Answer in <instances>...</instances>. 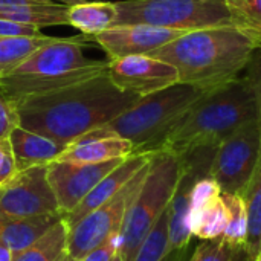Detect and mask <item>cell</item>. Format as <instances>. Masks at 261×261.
Returning a JSON list of instances; mask_svg holds the SVG:
<instances>
[{
  "mask_svg": "<svg viewBox=\"0 0 261 261\" xmlns=\"http://www.w3.org/2000/svg\"><path fill=\"white\" fill-rule=\"evenodd\" d=\"M50 2H58V0H50Z\"/></svg>",
  "mask_w": 261,
  "mask_h": 261,
  "instance_id": "41",
  "label": "cell"
},
{
  "mask_svg": "<svg viewBox=\"0 0 261 261\" xmlns=\"http://www.w3.org/2000/svg\"><path fill=\"white\" fill-rule=\"evenodd\" d=\"M14 260V254L12 251L8 248L6 243H3L0 240V261H12Z\"/></svg>",
  "mask_w": 261,
  "mask_h": 261,
  "instance_id": "33",
  "label": "cell"
},
{
  "mask_svg": "<svg viewBox=\"0 0 261 261\" xmlns=\"http://www.w3.org/2000/svg\"><path fill=\"white\" fill-rule=\"evenodd\" d=\"M84 0H58V3H63L66 6H73V5H78V3H83Z\"/></svg>",
  "mask_w": 261,
  "mask_h": 261,
  "instance_id": "34",
  "label": "cell"
},
{
  "mask_svg": "<svg viewBox=\"0 0 261 261\" xmlns=\"http://www.w3.org/2000/svg\"><path fill=\"white\" fill-rule=\"evenodd\" d=\"M243 197L248 214V237L245 243V252L252 258L261 249V153L257 168L240 194Z\"/></svg>",
  "mask_w": 261,
  "mask_h": 261,
  "instance_id": "22",
  "label": "cell"
},
{
  "mask_svg": "<svg viewBox=\"0 0 261 261\" xmlns=\"http://www.w3.org/2000/svg\"><path fill=\"white\" fill-rule=\"evenodd\" d=\"M66 254H67V252H66ZM66 254H64V255H63V257H61V258H60L58 261H64V257H66Z\"/></svg>",
  "mask_w": 261,
  "mask_h": 261,
  "instance_id": "39",
  "label": "cell"
},
{
  "mask_svg": "<svg viewBox=\"0 0 261 261\" xmlns=\"http://www.w3.org/2000/svg\"><path fill=\"white\" fill-rule=\"evenodd\" d=\"M261 153V124L252 119L216 145L208 176L222 193L242 194L248 187Z\"/></svg>",
  "mask_w": 261,
  "mask_h": 261,
  "instance_id": "9",
  "label": "cell"
},
{
  "mask_svg": "<svg viewBox=\"0 0 261 261\" xmlns=\"http://www.w3.org/2000/svg\"><path fill=\"white\" fill-rule=\"evenodd\" d=\"M171 255L168 234V213L165 211L139 245L132 261H165Z\"/></svg>",
  "mask_w": 261,
  "mask_h": 261,
  "instance_id": "24",
  "label": "cell"
},
{
  "mask_svg": "<svg viewBox=\"0 0 261 261\" xmlns=\"http://www.w3.org/2000/svg\"><path fill=\"white\" fill-rule=\"evenodd\" d=\"M257 118L254 89L246 76H239L208 90L167 136L159 150L185 156L199 148H214L232 132Z\"/></svg>",
  "mask_w": 261,
  "mask_h": 261,
  "instance_id": "3",
  "label": "cell"
},
{
  "mask_svg": "<svg viewBox=\"0 0 261 261\" xmlns=\"http://www.w3.org/2000/svg\"><path fill=\"white\" fill-rule=\"evenodd\" d=\"M245 261H251V258H249V257H248V258H246V260Z\"/></svg>",
  "mask_w": 261,
  "mask_h": 261,
  "instance_id": "40",
  "label": "cell"
},
{
  "mask_svg": "<svg viewBox=\"0 0 261 261\" xmlns=\"http://www.w3.org/2000/svg\"><path fill=\"white\" fill-rule=\"evenodd\" d=\"M118 17L116 2H83L67 8V26L78 29L86 37L115 26Z\"/></svg>",
  "mask_w": 261,
  "mask_h": 261,
  "instance_id": "19",
  "label": "cell"
},
{
  "mask_svg": "<svg viewBox=\"0 0 261 261\" xmlns=\"http://www.w3.org/2000/svg\"><path fill=\"white\" fill-rule=\"evenodd\" d=\"M133 153L135 147L130 141L99 127L67 145L64 153L57 161L75 164H99L113 159H125Z\"/></svg>",
  "mask_w": 261,
  "mask_h": 261,
  "instance_id": "14",
  "label": "cell"
},
{
  "mask_svg": "<svg viewBox=\"0 0 261 261\" xmlns=\"http://www.w3.org/2000/svg\"><path fill=\"white\" fill-rule=\"evenodd\" d=\"M90 37H60L32 52L11 75L0 80V89L11 99L21 101L58 90L107 72L109 60L84 55Z\"/></svg>",
  "mask_w": 261,
  "mask_h": 261,
  "instance_id": "4",
  "label": "cell"
},
{
  "mask_svg": "<svg viewBox=\"0 0 261 261\" xmlns=\"http://www.w3.org/2000/svg\"><path fill=\"white\" fill-rule=\"evenodd\" d=\"M141 96L119 90L107 72L17 101L20 127L70 145L124 113Z\"/></svg>",
  "mask_w": 261,
  "mask_h": 261,
  "instance_id": "1",
  "label": "cell"
},
{
  "mask_svg": "<svg viewBox=\"0 0 261 261\" xmlns=\"http://www.w3.org/2000/svg\"><path fill=\"white\" fill-rule=\"evenodd\" d=\"M251 261H261V249L252 257V258H251Z\"/></svg>",
  "mask_w": 261,
  "mask_h": 261,
  "instance_id": "35",
  "label": "cell"
},
{
  "mask_svg": "<svg viewBox=\"0 0 261 261\" xmlns=\"http://www.w3.org/2000/svg\"><path fill=\"white\" fill-rule=\"evenodd\" d=\"M107 75L119 90L136 96H147L179 83L177 69L151 55H128L109 60Z\"/></svg>",
  "mask_w": 261,
  "mask_h": 261,
  "instance_id": "11",
  "label": "cell"
},
{
  "mask_svg": "<svg viewBox=\"0 0 261 261\" xmlns=\"http://www.w3.org/2000/svg\"><path fill=\"white\" fill-rule=\"evenodd\" d=\"M234 24L261 43V0H226Z\"/></svg>",
  "mask_w": 261,
  "mask_h": 261,
  "instance_id": "26",
  "label": "cell"
},
{
  "mask_svg": "<svg viewBox=\"0 0 261 261\" xmlns=\"http://www.w3.org/2000/svg\"><path fill=\"white\" fill-rule=\"evenodd\" d=\"M246 255L243 248H237L225 242L222 237L216 240H200L188 261H239Z\"/></svg>",
  "mask_w": 261,
  "mask_h": 261,
  "instance_id": "27",
  "label": "cell"
},
{
  "mask_svg": "<svg viewBox=\"0 0 261 261\" xmlns=\"http://www.w3.org/2000/svg\"><path fill=\"white\" fill-rule=\"evenodd\" d=\"M228 225V210L222 194L190 213V229L199 240L220 239Z\"/></svg>",
  "mask_w": 261,
  "mask_h": 261,
  "instance_id": "20",
  "label": "cell"
},
{
  "mask_svg": "<svg viewBox=\"0 0 261 261\" xmlns=\"http://www.w3.org/2000/svg\"><path fill=\"white\" fill-rule=\"evenodd\" d=\"M248 81L251 83L255 99H257V109H258V121L261 124V47H258L251 60V63L246 67V75Z\"/></svg>",
  "mask_w": 261,
  "mask_h": 261,
  "instance_id": "31",
  "label": "cell"
},
{
  "mask_svg": "<svg viewBox=\"0 0 261 261\" xmlns=\"http://www.w3.org/2000/svg\"><path fill=\"white\" fill-rule=\"evenodd\" d=\"M184 34V31L150 24H115L90 40L106 52L107 60H115L128 55H148Z\"/></svg>",
  "mask_w": 261,
  "mask_h": 261,
  "instance_id": "13",
  "label": "cell"
},
{
  "mask_svg": "<svg viewBox=\"0 0 261 261\" xmlns=\"http://www.w3.org/2000/svg\"><path fill=\"white\" fill-rule=\"evenodd\" d=\"M206 92L208 89L177 83L151 95L141 96L124 113L102 125V128L130 141L135 153L158 151L167 136Z\"/></svg>",
  "mask_w": 261,
  "mask_h": 261,
  "instance_id": "5",
  "label": "cell"
},
{
  "mask_svg": "<svg viewBox=\"0 0 261 261\" xmlns=\"http://www.w3.org/2000/svg\"><path fill=\"white\" fill-rule=\"evenodd\" d=\"M185 171V159L173 151H153L147 176L119 231V252L132 261L139 245L167 211Z\"/></svg>",
  "mask_w": 261,
  "mask_h": 261,
  "instance_id": "6",
  "label": "cell"
},
{
  "mask_svg": "<svg viewBox=\"0 0 261 261\" xmlns=\"http://www.w3.org/2000/svg\"><path fill=\"white\" fill-rule=\"evenodd\" d=\"M119 251V234L109 237L99 246L87 252L81 260L78 261H112Z\"/></svg>",
  "mask_w": 261,
  "mask_h": 261,
  "instance_id": "30",
  "label": "cell"
},
{
  "mask_svg": "<svg viewBox=\"0 0 261 261\" xmlns=\"http://www.w3.org/2000/svg\"><path fill=\"white\" fill-rule=\"evenodd\" d=\"M67 8L58 2L0 5V18L37 28L67 26Z\"/></svg>",
  "mask_w": 261,
  "mask_h": 261,
  "instance_id": "17",
  "label": "cell"
},
{
  "mask_svg": "<svg viewBox=\"0 0 261 261\" xmlns=\"http://www.w3.org/2000/svg\"><path fill=\"white\" fill-rule=\"evenodd\" d=\"M3 190H5V185H3V187H0V199H2V194H3Z\"/></svg>",
  "mask_w": 261,
  "mask_h": 261,
  "instance_id": "38",
  "label": "cell"
},
{
  "mask_svg": "<svg viewBox=\"0 0 261 261\" xmlns=\"http://www.w3.org/2000/svg\"><path fill=\"white\" fill-rule=\"evenodd\" d=\"M69 228L64 222H58L34 245L14 255L12 261H58L67 252Z\"/></svg>",
  "mask_w": 261,
  "mask_h": 261,
  "instance_id": "23",
  "label": "cell"
},
{
  "mask_svg": "<svg viewBox=\"0 0 261 261\" xmlns=\"http://www.w3.org/2000/svg\"><path fill=\"white\" fill-rule=\"evenodd\" d=\"M20 125L17 102L0 89V139L9 138L11 132Z\"/></svg>",
  "mask_w": 261,
  "mask_h": 261,
  "instance_id": "28",
  "label": "cell"
},
{
  "mask_svg": "<svg viewBox=\"0 0 261 261\" xmlns=\"http://www.w3.org/2000/svg\"><path fill=\"white\" fill-rule=\"evenodd\" d=\"M222 197L228 210V225L222 239L232 246L245 249L248 237V214L243 197L240 194L228 193H222Z\"/></svg>",
  "mask_w": 261,
  "mask_h": 261,
  "instance_id": "25",
  "label": "cell"
},
{
  "mask_svg": "<svg viewBox=\"0 0 261 261\" xmlns=\"http://www.w3.org/2000/svg\"><path fill=\"white\" fill-rule=\"evenodd\" d=\"M124 159H113L99 164H75L54 161L47 165V180L57 197L61 214L70 213L78 203L116 168Z\"/></svg>",
  "mask_w": 261,
  "mask_h": 261,
  "instance_id": "12",
  "label": "cell"
},
{
  "mask_svg": "<svg viewBox=\"0 0 261 261\" xmlns=\"http://www.w3.org/2000/svg\"><path fill=\"white\" fill-rule=\"evenodd\" d=\"M57 38L60 37L46 34L35 37H0V80L11 75L32 52Z\"/></svg>",
  "mask_w": 261,
  "mask_h": 261,
  "instance_id": "21",
  "label": "cell"
},
{
  "mask_svg": "<svg viewBox=\"0 0 261 261\" xmlns=\"http://www.w3.org/2000/svg\"><path fill=\"white\" fill-rule=\"evenodd\" d=\"M17 171H23L38 165H49L57 161L67 145L60 144L47 136L31 132L23 127H15L9 135Z\"/></svg>",
  "mask_w": 261,
  "mask_h": 261,
  "instance_id": "16",
  "label": "cell"
},
{
  "mask_svg": "<svg viewBox=\"0 0 261 261\" xmlns=\"http://www.w3.org/2000/svg\"><path fill=\"white\" fill-rule=\"evenodd\" d=\"M150 162L142 167L112 199L90 211L78 223L69 228L67 232V254L81 260L87 252L99 246L112 236H118L124 219L136 199L141 185L147 176Z\"/></svg>",
  "mask_w": 261,
  "mask_h": 261,
  "instance_id": "8",
  "label": "cell"
},
{
  "mask_svg": "<svg viewBox=\"0 0 261 261\" xmlns=\"http://www.w3.org/2000/svg\"><path fill=\"white\" fill-rule=\"evenodd\" d=\"M151 154L153 153H133L132 156L125 158L116 168H113L106 177H102L98 185L78 203L76 208L63 216L67 228L73 226L90 211L96 210L109 199H112L142 167L150 162Z\"/></svg>",
  "mask_w": 261,
  "mask_h": 261,
  "instance_id": "15",
  "label": "cell"
},
{
  "mask_svg": "<svg viewBox=\"0 0 261 261\" xmlns=\"http://www.w3.org/2000/svg\"><path fill=\"white\" fill-rule=\"evenodd\" d=\"M261 43L239 26H214L188 31L151 57L173 64L179 83L200 89H214L246 70Z\"/></svg>",
  "mask_w": 261,
  "mask_h": 261,
  "instance_id": "2",
  "label": "cell"
},
{
  "mask_svg": "<svg viewBox=\"0 0 261 261\" xmlns=\"http://www.w3.org/2000/svg\"><path fill=\"white\" fill-rule=\"evenodd\" d=\"M63 220L61 213L41 214L12 220L0 228V240L8 245L14 255L20 254L38 239H41L50 228Z\"/></svg>",
  "mask_w": 261,
  "mask_h": 261,
  "instance_id": "18",
  "label": "cell"
},
{
  "mask_svg": "<svg viewBox=\"0 0 261 261\" xmlns=\"http://www.w3.org/2000/svg\"><path fill=\"white\" fill-rule=\"evenodd\" d=\"M112 261H124V258H122V255H121V252H119V251H118V254L113 257V260Z\"/></svg>",
  "mask_w": 261,
  "mask_h": 261,
  "instance_id": "36",
  "label": "cell"
},
{
  "mask_svg": "<svg viewBox=\"0 0 261 261\" xmlns=\"http://www.w3.org/2000/svg\"><path fill=\"white\" fill-rule=\"evenodd\" d=\"M41 34H43L41 29L37 26L21 24V23L0 18V37H21V35L35 37V35H41Z\"/></svg>",
  "mask_w": 261,
  "mask_h": 261,
  "instance_id": "32",
  "label": "cell"
},
{
  "mask_svg": "<svg viewBox=\"0 0 261 261\" xmlns=\"http://www.w3.org/2000/svg\"><path fill=\"white\" fill-rule=\"evenodd\" d=\"M61 213L47 180V165L18 171L6 185L0 199V228L12 220Z\"/></svg>",
  "mask_w": 261,
  "mask_h": 261,
  "instance_id": "10",
  "label": "cell"
},
{
  "mask_svg": "<svg viewBox=\"0 0 261 261\" xmlns=\"http://www.w3.org/2000/svg\"><path fill=\"white\" fill-rule=\"evenodd\" d=\"M17 173L18 171H17L9 138H2L0 139V187L6 185Z\"/></svg>",
  "mask_w": 261,
  "mask_h": 261,
  "instance_id": "29",
  "label": "cell"
},
{
  "mask_svg": "<svg viewBox=\"0 0 261 261\" xmlns=\"http://www.w3.org/2000/svg\"><path fill=\"white\" fill-rule=\"evenodd\" d=\"M64 261H78V260H75V258H72L69 254H66V257H64Z\"/></svg>",
  "mask_w": 261,
  "mask_h": 261,
  "instance_id": "37",
  "label": "cell"
},
{
  "mask_svg": "<svg viewBox=\"0 0 261 261\" xmlns=\"http://www.w3.org/2000/svg\"><path fill=\"white\" fill-rule=\"evenodd\" d=\"M115 24H150L176 31L236 26L226 0H121Z\"/></svg>",
  "mask_w": 261,
  "mask_h": 261,
  "instance_id": "7",
  "label": "cell"
}]
</instances>
